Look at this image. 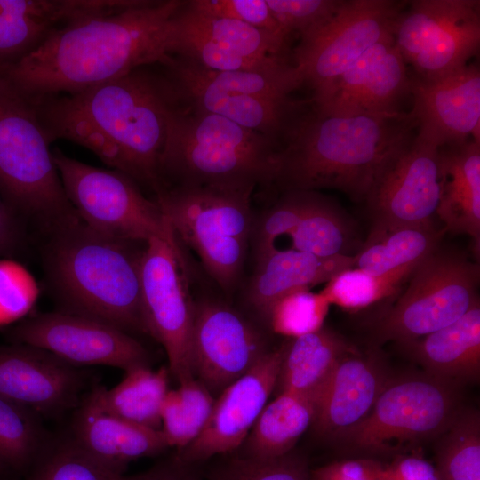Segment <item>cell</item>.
<instances>
[{
  "mask_svg": "<svg viewBox=\"0 0 480 480\" xmlns=\"http://www.w3.org/2000/svg\"><path fill=\"white\" fill-rule=\"evenodd\" d=\"M420 261L381 275L351 268L332 277L320 293L330 305L360 310L398 293Z\"/></svg>",
  "mask_w": 480,
  "mask_h": 480,
  "instance_id": "cell-37",
  "label": "cell"
},
{
  "mask_svg": "<svg viewBox=\"0 0 480 480\" xmlns=\"http://www.w3.org/2000/svg\"><path fill=\"white\" fill-rule=\"evenodd\" d=\"M314 399L280 392L265 405L249 435L239 447L244 458L268 460L292 452L300 436L313 424Z\"/></svg>",
  "mask_w": 480,
  "mask_h": 480,
  "instance_id": "cell-29",
  "label": "cell"
},
{
  "mask_svg": "<svg viewBox=\"0 0 480 480\" xmlns=\"http://www.w3.org/2000/svg\"><path fill=\"white\" fill-rule=\"evenodd\" d=\"M268 351L261 332L235 309L211 300L195 302L192 369L212 396L245 374Z\"/></svg>",
  "mask_w": 480,
  "mask_h": 480,
  "instance_id": "cell-16",
  "label": "cell"
},
{
  "mask_svg": "<svg viewBox=\"0 0 480 480\" xmlns=\"http://www.w3.org/2000/svg\"><path fill=\"white\" fill-rule=\"evenodd\" d=\"M278 143L218 115L177 101L171 108L160 173L177 186L252 194L275 181Z\"/></svg>",
  "mask_w": 480,
  "mask_h": 480,
  "instance_id": "cell-5",
  "label": "cell"
},
{
  "mask_svg": "<svg viewBox=\"0 0 480 480\" xmlns=\"http://www.w3.org/2000/svg\"><path fill=\"white\" fill-rule=\"evenodd\" d=\"M175 17L186 26L244 58L261 61L285 59L286 42L242 21L196 11L188 5V1Z\"/></svg>",
  "mask_w": 480,
  "mask_h": 480,
  "instance_id": "cell-32",
  "label": "cell"
},
{
  "mask_svg": "<svg viewBox=\"0 0 480 480\" xmlns=\"http://www.w3.org/2000/svg\"><path fill=\"white\" fill-rule=\"evenodd\" d=\"M300 109L277 146L275 181L289 191L333 188L365 200L386 160L415 129L408 114L334 116L314 106Z\"/></svg>",
  "mask_w": 480,
  "mask_h": 480,
  "instance_id": "cell-3",
  "label": "cell"
},
{
  "mask_svg": "<svg viewBox=\"0 0 480 480\" xmlns=\"http://www.w3.org/2000/svg\"><path fill=\"white\" fill-rule=\"evenodd\" d=\"M170 372L140 366L125 372L112 388L95 386L91 389L100 404L113 414L134 424L161 430V408L169 391Z\"/></svg>",
  "mask_w": 480,
  "mask_h": 480,
  "instance_id": "cell-31",
  "label": "cell"
},
{
  "mask_svg": "<svg viewBox=\"0 0 480 480\" xmlns=\"http://www.w3.org/2000/svg\"><path fill=\"white\" fill-rule=\"evenodd\" d=\"M289 236L292 249L329 258L347 254L351 230L333 204L311 191L308 205Z\"/></svg>",
  "mask_w": 480,
  "mask_h": 480,
  "instance_id": "cell-36",
  "label": "cell"
},
{
  "mask_svg": "<svg viewBox=\"0 0 480 480\" xmlns=\"http://www.w3.org/2000/svg\"><path fill=\"white\" fill-rule=\"evenodd\" d=\"M439 196L438 148L413 132L386 160L364 201L373 226H428Z\"/></svg>",
  "mask_w": 480,
  "mask_h": 480,
  "instance_id": "cell-15",
  "label": "cell"
},
{
  "mask_svg": "<svg viewBox=\"0 0 480 480\" xmlns=\"http://www.w3.org/2000/svg\"><path fill=\"white\" fill-rule=\"evenodd\" d=\"M256 263L246 298L252 308L267 321L271 307L279 299L290 292L309 290L327 283L339 272L353 268L355 256L344 254L322 258L292 248H276Z\"/></svg>",
  "mask_w": 480,
  "mask_h": 480,
  "instance_id": "cell-26",
  "label": "cell"
},
{
  "mask_svg": "<svg viewBox=\"0 0 480 480\" xmlns=\"http://www.w3.org/2000/svg\"><path fill=\"white\" fill-rule=\"evenodd\" d=\"M175 14L171 21L168 55L176 54L213 71L263 70L288 62L286 59L261 61L244 58L181 23Z\"/></svg>",
  "mask_w": 480,
  "mask_h": 480,
  "instance_id": "cell-38",
  "label": "cell"
},
{
  "mask_svg": "<svg viewBox=\"0 0 480 480\" xmlns=\"http://www.w3.org/2000/svg\"><path fill=\"white\" fill-rule=\"evenodd\" d=\"M204 480H311L306 460L292 452L275 459L260 460L240 456L216 463Z\"/></svg>",
  "mask_w": 480,
  "mask_h": 480,
  "instance_id": "cell-41",
  "label": "cell"
},
{
  "mask_svg": "<svg viewBox=\"0 0 480 480\" xmlns=\"http://www.w3.org/2000/svg\"><path fill=\"white\" fill-rule=\"evenodd\" d=\"M115 5V0H0V68L19 62L60 26Z\"/></svg>",
  "mask_w": 480,
  "mask_h": 480,
  "instance_id": "cell-24",
  "label": "cell"
},
{
  "mask_svg": "<svg viewBox=\"0 0 480 480\" xmlns=\"http://www.w3.org/2000/svg\"><path fill=\"white\" fill-rule=\"evenodd\" d=\"M156 196V202L176 237L196 251L220 285L232 286L251 239V194L176 186L164 188Z\"/></svg>",
  "mask_w": 480,
  "mask_h": 480,
  "instance_id": "cell-7",
  "label": "cell"
},
{
  "mask_svg": "<svg viewBox=\"0 0 480 480\" xmlns=\"http://www.w3.org/2000/svg\"><path fill=\"white\" fill-rule=\"evenodd\" d=\"M329 307L320 292L299 290L279 299L271 307L267 322L274 332L292 339L321 329Z\"/></svg>",
  "mask_w": 480,
  "mask_h": 480,
  "instance_id": "cell-40",
  "label": "cell"
},
{
  "mask_svg": "<svg viewBox=\"0 0 480 480\" xmlns=\"http://www.w3.org/2000/svg\"><path fill=\"white\" fill-rule=\"evenodd\" d=\"M425 372L456 385L480 375V304L454 323L421 338L399 344Z\"/></svg>",
  "mask_w": 480,
  "mask_h": 480,
  "instance_id": "cell-27",
  "label": "cell"
},
{
  "mask_svg": "<svg viewBox=\"0 0 480 480\" xmlns=\"http://www.w3.org/2000/svg\"><path fill=\"white\" fill-rule=\"evenodd\" d=\"M52 158L68 201L92 229L141 244L172 230L157 203L145 197L127 175L86 164L59 148Z\"/></svg>",
  "mask_w": 480,
  "mask_h": 480,
  "instance_id": "cell-10",
  "label": "cell"
},
{
  "mask_svg": "<svg viewBox=\"0 0 480 480\" xmlns=\"http://www.w3.org/2000/svg\"><path fill=\"white\" fill-rule=\"evenodd\" d=\"M160 64L166 69L179 103L220 116L276 142L300 105L291 100L257 98L220 89L204 80L191 62L179 57L168 55Z\"/></svg>",
  "mask_w": 480,
  "mask_h": 480,
  "instance_id": "cell-21",
  "label": "cell"
},
{
  "mask_svg": "<svg viewBox=\"0 0 480 480\" xmlns=\"http://www.w3.org/2000/svg\"><path fill=\"white\" fill-rule=\"evenodd\" d=\"M35 98L0 69V194L18 217L50 234L79 223L50 149Z\"/></svg>",
  "mask_w": 480,
  "mask_h": 480,
  "instance_id": "cell-6",
  "label": "cell"
},
{
  "mask_svg": "<svg viewBox=\"0 0 480 480\" xmlns=\"http://www.w3.org/2000/svg\"><path fill=\"white\" fill-rule=\"evenodd\" d=\"M70 437L85 453L123 474L134 460L164 452L169 446L161 430L125 420L105 409L92 391L74 410Z\"/></svg>",
  "mask_w": 480,
  "mask_h": 480,
  "instance_id": "cell-23",
  "label": "cell"
},
{
  "mask_svg": "<svg viewBox=\"0 0 480 480\" xmlns=\"http://www.w3.org/2000/svg\"><path fill=\"white\" fill-rule=\"evenodd\" d=\"M459 385L427 372L389 379L369 414L338 442L388 453L439 436L462 407Z\"/></svg>",
  "mask_w": 480,
  "mask_h": 480,
  "instance_id": "cell-8",
  "label": "cell"
},
{
  "mask_svg": "<svg viewBox=\"0 0 480 480\" xmlns=\"http://www.w3.org/2000/svg\"><path fill=\"white\" fill-rule=\"evenodd\" d=\"M406 62L390 36L372 46L331 84L313 94L312 104L334 116L396 115L411 94Z\"/></svg>",
  "mask_w": 480,
  "mask_h": 480,
  "instance_id": "cell-17",
  "label": "cell"
},
{
  "mask_svg": "<svg viewBox=\"0 0 480 480\" xmlns=\"http://www.w3.org/2000/svg\"><path fill=\"white\" fill-rule=\"evenodd\" d=\"M18 218L0 194V255L12 252L20 243L21 231Z\"/></svg>",
  "mask_w": 480,
  "mask_h": 480,
  "instance_id": "cell-49",
  "label": "cell"
},
{
  "mask_svg": "<svg viewBox=\"0 0 480 480\" xmlns=\"http://www.w3.org/2000/svg\"><path fill=\"white\" fill-rule=\"evenodd\" d=\"M384 468L370 458L336 460L310 469L311 480H384Z\"/></svg>",
  "mask_w": 480,
  "mask_h": 480,
  "instance_id": "cell-46",
  "label": "cell"
},
{
  "mask_svg": "<svg viewBox=\"0 0 480 480\" xmlns=\"http://www.w3.org/2000/svg\"><path fill=\"white\" fill-rule=\"evenodd\" d=\"M147 67L76 93L34 98L52 142L67 140L86 148L157 193L175 96L166 76Z\"/></svg>",
  "mask_w": 480,
  "mask_h": 480,
  "instance_id": "cell-2",
  "label": "cell"
},
{
  "mask_svg": "<svg viewBox=\"0 0 480 480\" xmlns=\"http://www.w3.org/2000/svg\"><path fill=\"white\" fill-rule=\"evenodd\" d=\"M283 32L290 37L297 32L300 38L327 22L343 0H266Z\"/></svg>",
  "mask_w": 480,
  "mask_h": 480,
  "instance_id": "cell-44",
  "label": "cell"
},
{
  "mask_svg": "<svg viewBox=\"0 0 480 480\" xmlns=\"http://www.w3.org/2000/svg\"><path fill=\"white\" fill-rule=\"evenodd\" d=\"M356 352L341 336L324 327L292 338L284 344L276 388L279 393L291 392L316 402L338 363Z\"/></svg>",
  "mask_w": 480,
  "mask_h": 480,
  "instance_id": "cell-28",
  "label": "cell"
},
{
  "mask_svg": "<svg viewBox=\"0 0 480 480\" xmlns=\"http://www.w3.org/2000/svg\"><path fill=\"white\" fill-rule=\"evenodd\" d=\"M384 480H440L436 466L416 455L396 458L384 468Z\"/></svg>",
  "mask_w": 480,
  "mask_h": 480,
  "instance_id": "cell-47",
  "label": "cell"
},
{
  "mask_svg": "<svg viewBox=\"0 0 480 480\" xmlns=\"http://www.w3.org/2000/svg\"><path fill=\"white\" fill-rule=\"evenodd\" d=\"M140 244L103 235L83 221L51 234L44 263L61 310L130 334L146 333L140 290L145 245L140 249Z\"/></svg>",
  "mask_w": 480,
  "mask_h": 480,
  "instance_id": "cell-4",
  "label": "cell"
},
{
  "mask_svg": "<svg viewBox=\"0 0 480 480\" xmlns=\"http://www.w3.org/2000/svg\"><path fill=\"white\" fill-rule=\"evenodd\" d=\"M413 107L408 114L416 135L439 148L474 140L480 142V72L467 64L435 78L411 77Z\"/></svg>",
  "mask_w": 480,
  "mask_h": 480,
  "instance_id": "cell-20",
  "label": "cell"
},
{
  "mask_svg": "<svg viewBox=\"0 0 480 480\" xmlns=\"http://www.w3.org/2000/svg\"><path fill=\"white\" fill-rule=\"evenodd\" d=\"M389 379L376 352L343 357L317 396L316 435L338 443L369 414Z\"/></svg>",
  "mask_w": 480,
  "mask_h": 480,
  "instance_id": "cell-22",
  "label": "cell"
},
{
  "mask_svg": "<svg viewBox=\"0 0 480 480\" xmlns=\"http://www.w3.org/2000/svg\"><path fill=\"white\" fill-rule=\"evenodd\" d=\"M26 480H122L118 473L80 449L70 436L44 447Z\"/></svg>",
  "mask_w": 480,
  "mask_h": 480,
  "instance_id": "cell-39",
  "label": "cell"
},
{
  "mask_svg": "<svg viewBox=\"0 0 480 480\" xmlns=\"http://www.w3.org/2000/svg\"><path fill=\"white\" fill-rule=\"evenodd\" d=\"M46 441L40 416L0 395V473L31 466Z\"/></svg>",
  "mask_w": 480,
  "mask_h": 480,
  "instance_id": "cell-35",
  "label": "cell"
},
{
  "mask_svg": "<svg viewBox=\"0 0 480 480\" xmlns=\"http://www.w3.org/2000/svg\"><path fill=\"white\" fill-rule=\"evenodd\" d=\"M182 0H129L57 29L16 64L0 68L35 98L76 93L168 56L173 15Z\"/></svg>",
  "mask_w": 480,
  "mask_h": 480,
  "instance_id": "cell-1",
  "label": "cell"
},
{
  "mask_svg": "<svg viewBox=\"0 0 480 480\" xmlns=\"http://www.w3.org/2000/svg\"><path fill=\"white\" fill-rule=\"evenodd\" d=\"M393 37L415 76L451 73L466 66L479 49L480 1H411L396 20Z\"/></svg>",
  "mask_w": 480,
  "mask_h": 480,
  "instance_id": "cell-12",
  "label": "cell"
},
{
  "mask_svg": "<svg viewBox=\"0 0 480 480\" xmlns=\"http://www.w3.org/2000/svg\"><path fill=\"white\" fill-rule=\"evenodd\" d=\"M310 195L311 191H289L258 220H253L250 241L256 260L276 248V241L279 236H290L299 223Z\"/></svg>",
  "mask_w": 480,
  "mask_h": 480,
  "instance_id": "cell-42",
  "label": "cell"
},
{
  "mask_svg": "<svg viewBox=\"0 0 480 480\" xmlns=\"http://www.w3.org/2000/svg\"><path fill=\"white\" fill-rule=\"evenodd\" d=\"M476 262L438 249L415 268L406 287L376 320L377 343L413 340L460 318L479 301Z\"/></svg>",
  "mask_w": 480,
  "mask_h": 480,
  "instance_id": "cell-9",
  "label": "cell"
},
{
  "mask_svg": "<svg viewBox=\"0 0 480 480\" xmlns=\"http://www.w3.org/2000/svg\"><path fill=\"white\" fill-rule=\"evenodd\" d=\"M88 376L44 349L20 343L0 345V395L40 417L76 409Z\"/></svg>",
  "mask_w": 480,
  "mask_h": 480,
  "instance_id": "cell-19",
  "label": "cell"
},
{
  "mask_svg": "<svg viewBox=\"0 0 480 480\" xmlns=\"http://www.w3.org/2000/svg\"><path fill=\"white\" fill-rule=\"evenodd\" d=\"M284 344L269 350L250 371L228 386L215 399L200 435L178 450L184 462L196 465L218 454L238 449L275 390Z\"/></svg>",
  "mask_w": 480,
  "mask_h": 480,
  "instance_id": "cell-18",
  "label": "cell"
},
{
  "mask_svg": "<svg viewBox=\"0 0 480 480\" xmlns=\"http://www.w3.org/2000/svg\"><path fill=\"white\" fill-rule=\"evenodd\" d=\"M436 468L440 480H480V416L460 408L439 436Z\"/></svg>",
  "mask_w": 480,
  "mask_h": 480,
  "instance_id": "cell-34",
  "label": "cell"
},
{
  "mask_svg": "<svg viewBox=\"0 0 480 480\" xmlns=\"http://www.w3.org/2000/svg\"><path fill=\"white\" fill-rule=\"evenodd\" d=\"M214 396L191 378L169 389L161 408V431L169 447L180 450L202 432L211 415Z\"/></svg>",
  "mask_w": 480,
  "mask_h": 480,
  "instance_id": "cell-33",
  "label": "cell"
},
{
  "mask_svg": "<svg viewBox=\"0 0 480 480\" xmlns=\"http://www.w3.org/2000/svg\"><path fill=\"white\" fill-rule=\"evenodd\" d=\"M122 480H204L196 465L182 461L177 455L160 461L142 473Z\"/></svg>",
  "mask_w": 480,
  "mask_h": 480,
  "instance_id": "cell-48",
  "label": "cell"
},
{
  "mask_svg": "<svg viewBox=\"0 0 480 480\" xmlns=\"http://www.w3.org/2000/svg\"><path fill=\"white\" fill-rule=\"evenodd\" d=\"M40 287L20 262L0 259V327L24 318L34 308Z\"/></svg>",
  "mask_w": 480,
  "mask_h": 480,
  "instance_id": "cell-43",
  "label": "cell"
},
{
  "mask_svg": "<svg viewBox=\"0 0 480 480\" xmlns=\"http://www.w3.org/2000/svg\"><path fill=\"white\" fill-rule=\"evenodd\" d=\"M12 343L33 346L75 365L129 371L149 366L150 356L132 334L105 322L63 310L36 315L7 327Z\"/></svg>",
  "mask_w": 480,
  "mask_h": 480,
  "instance_id": "cell-14",
  "label": "cell"
},
{
  "mask_svg": "<svg viewBox=\"0 0 480 480\" xmlns=\"http://www.w3.org/2000/svg\"><path fill=\"white\" fill-rule=\"evenodd\" d=\"M445 229L428 226H373L353 268L381 275L418 262L438 249Z\"/></svg>",
  "mask_w": 480,
  "mask_h": 480,
  "instance_id": "cell-30",
  "label": "cell"
},
{
  "mask_svg": "<svg viewBox=\"0 0 480 480\" xmlns=\"http://www.w3.org/2000/svg\"><path fill=\"white\" fill-rule=\"evenodd\" d=\"M440 196L436 215L445 232L467 235L480 248V142L467 140L438 148Z\"/></svg>",
  "mask_w": 480,
  "mask_h": 480,
  "instance_id": "cell-25",
  "label": "cell"
},
{
  "mask_svg": "<svg viewBox=\"0 0 480 480\" xmlns=\"http://www.w3.org/2000/svg\"><path fill=\"white\" fill-rule=\"evenodd\" d=\"M406 3V2H405ZM392 0H346L322 27L300 38L294 67L313 94L348 70L365 52L393 36L405 6Z\"/></svg>",
  "mask_w": 480,
  "mask_h": 480,
  "instance_id": "cell-13",
  "label": "cell"
},
{
  "mask_svg": "<svg viewBox=\"0 0 480 480\" xmlns=\"http://www.w3.org/2000/svg\"><path fill=\"white\" fill-rule=\"evenodd\" d=\"M187 275L186 261L173 230L146 243L140 265L146 333L164 347L170 375L179 383L194 378L191 336L195 302Z\"/></svg>",
  "mask_w": 480,
  "mask_h": 480,
  "instance_id": "cell-11",
  "label": "cell"
},
{
  "mask_svg": "<svg viewBox=\"0 0 480 480\" xmlns=\"http://www.w3.org/2000/svg\"><path fill=\"white\" fill-rule=\"evenodd\" d=\"M188 5L207 14L242 21L288 43L266 0H193Z\"/></svg>",
  "mask_w": 480,
  "mask_h": 480,
  "instance_id": "cell-45",
  "label": "cell"
}]
</instances>
